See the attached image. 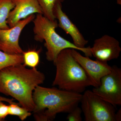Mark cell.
Segmentation results:
<instances>
[{
	"mask_svg": "<svg viewBox=\"0 0 121 121\" xmlns=\"http://www.w3.org/2000/svg\"><path fill=\"white\" fill-rule=\"evenodd\" d=\"M45 79L44 74L36 68L28 69L23 64L11 66L0 71V93L11 96L22 107L32 112L33 91Z\"/></svg>",
	"mask_w": 121,
	"mask_h": 121,
	"instance_id": "cell-1",
	"label": "cell"
},
{
	"mask_svg": "<svg viewBox=\"0 0 121 121\" xmlns=\"http://www.w3.org/2000/svg\"><path fill=\"white\" fill-rule=\"evenodd\" d=\"M82 96L80 93L37 86L32 95L35 120L51 121L59 113H69L80 103Z\"/></svg>",
	"mask_w": 121,
	"mask_h": 121,
	"instance_id": "cell-2",
	"label": "cell"
},
{
	"mask_svg": "<svg viewBox=\"0 0 121 121\" xmlns=\"http://www.w3.org/2000/svg\"><path fill=\"white\" fill-rule=\"evenodd\" d=\"M71 50H62L53 62L56 72L52 86L82 94L87 87L93 86V84L86 72L74 58Z\"/></svg>",
	"mask_w": 121,
	"mask_h": 121,
	"instance_id": "cell-3",
	"label": "cell"
},
{
	"mask_svg": "<svg viewBox=\"0 0 121 121\" xmlns=\"http://www.w3.org/2000/svg\"><path fill=\"white\" fill-rule=\"evenodd\" d=\"M32 21L34 39L39 42L45 41L44 45L47 50L46 59L48 61L54 62L60 52L66 48L78 50L83 52L86 56H92L90 47L81 49L56 32V29L58 27L56 20L52 21L42 14H37Z\"/></svg>",
	"mask_w": 121,
	"mask_h": 121,
	"instance_id": "cell-4",
	"label": "cell"
},
{
	"mask_svg": "<svg viewBox=\"0 0 121 121\" xmlns=\"http://www.w3.org/2000/svg\"><path fill=\"white\" fill-rule=\"evenodd\" d=\"M80 103L85 121H115V107L93 91H84Z\"/></svg>",
	"mask_w": 121,
	"mask_h": 121,
	"instance_id": "cell-5",
	"label": "cell"
},
{
	"mask_svg": "<svg viewBox=\"0 0 121 121\" xmlns=\"http://www.w3.org/2000/svg\"><path fill=\"white\" fill-rule=\"evenodd\" d=\"M92 91L114 106L121 105V69L113 66L110 73L102 78L100 84Z\"/></svg>",
	"mask_w": 121,
	"mask_h": 121,
	"instance_id": "cell-6",
	"label": "cell"
},
{
	"mask_svg": "<svg viewBox=\"0 0 121 121\" xmlns=\"http://www.w3.org/2000/svg\"><path fill=\"white\" fill-rule=\"evenodd\" d=\"M35 16L33 14L20 20L15 26L8 29H0V50L8 54H23L24 51L19 43L22 30Z\"/></svg>",
	"mask_w": 121,
	"mask_h": 121,
	"instance_id": "cell-7",
	"label": "cell"
},
{
	"mask_svg": "<svg viewBox=\"0 0 121 121\" xmlns=\"http://www.w3.org/2000/svg\"><path fill=\"white\" fill-rule=\"evenodd\" d=\"M76 50L72 49V54L74 58L86 72L93 87L99 86L102 78L111 72L112 66L108 65L107 63L97 60H93L89 57L83 56Z\"/></svg>",
	"mask_w": 121,
	"mask_h": 121,
	"instance_id": "cell-8",
	"label": "cell"
},
{
	"mask_svg": "<svg viewBox=\"0 0 121 121\" xmlns=\"http://www.w3.org/2000/svg\"><path fill=\"white\" fill-rule=\"evenodd\" d=\"M91 51L92 56L96 60L107 63L119 57L121 48L117 40L109 35H105L95 40Z\"/></svg>",
	"mask_w": 121,
	"mask_h": 121,
	"instance_id": "cell-9",
	"label": "cell"
},
{
	"mask_svg": "<svg viewBox=\"0 0 121 121\" xmlns=\"http://www.w3.org/2000/svg\"><path fill=\"white\" fill-rule=\"evenodd\" d=\"M54 14L58 19V26L71 36L73 43L81 49H86L88 41L85 39L75 25L69 19L67 15L63 11L62 3L56 4L54 9Z\"/></svg>",
	"mask_w": 121,
	"mask_h": 121,
	"instance_id": "cell-10",
	"label": "cell"
},
{
	"mask_svg": "<svg viewBox=\"0 0 121 121\" xmlns=\"http://www.w3.org/2000/svg\"><path fill=\"white\" fill-rule=\"evenodd\" d=\"M14 8L10 12L7 20L9 27L15 26L20 20L30 15L41 14L43 11L38 0H12Z\"/></svg>",
	"mask_w": 121,
	"mask_h": 121,
	"instance_id": "cell-11",
	"label": "cell"
},
{
	"mask_svg": "<svg viewBox=\"0 0 121 121\" xmlns=\"http://www.w3.org/2000/svg\"><path fill=\"white\" fill-rule=\"evenodd\" d=\"M23 63V54H8L0 50V71L9 67Z\"/></svg>",
	"mask_w": 121,
	"mask_h": 121,
	"instance_id": "cell-12",
	"label": "cell"
},
{
	"mask_svg": "<svg viewBox=\"0 0 121 121\" xmlns=\"http://www.w3.org/2000/svg\"><path fill=\"white\" fill-rule=\"evenodd\" d=\"M14 6L12 0H0V29L10 28L7 23V20Z\"/></svg>",
	"mask_w": 121,
	"mask_h": 121,
	"instance_id": "cell-13",
	"label": "cell"
},
{
	"mask_svg": "<svg viewBox=\"0 0 121 121\" xmlns=\"http://www.w3.org/2000/svg\"><path fill=\"white\" fill-rule=\"evenodd\" d=\"M65 0H38L42 9L43 15L50 20H56L54 14V9L58 3H62Z\"/></svg>",
	"mask_w": 121,
	"mask_h": 121,
	"instance_id": "cell-14",
	"label": "cell"
},
{
	"mask_svg": "<svg viewBox=\"0 0 121 121\" xmlns=\"http://www.w3.org/2000/svg\"><path fill=\"white\" fill-rule=\"evenodd\" d=\"M40 50H29L23 53L24 58L23 64L32 68H36L40 61L39 53Z\"/></svg>",
	"mask_w": 121,
	"mask_h": 121,
	"instance_id": "cell-15",
	"label": "cell"
},
{
	"mask_svg": "<svg viewBox=\"0 0 121 121\" xmlns=\"http://www.w3.org/2000/svg\"><path fill=\"white\" fill-rule=\"evenodd\" d=\"M9 115H15L19 117L21 121L25 120L31 115L30 112L23 107H21L15 103L10 104L9 105Z\"/></svg>",
	"mask_w": 121,
	"mask_h": 121,
	"instance_id": "cell-16",
	"label": "cell"
},
{
	"mask_svg": "<svg viewBox=\"0 0 121 121\" xmlns=\"http://www.w3.org/2000/svg\"><path fill=\"white\" fill-rule=\"evenodd\" d=\"M82 111L81 108L77 106L70 111L66 119L68 121H82Z\"/></svg>",
	"mask_w": 121,
	"mask_h": 121,
	"instance_id": "cell-17",
	"label": "cell"
},
{
	"mask_svg": "<svg viewBox=\"0 0 121 121\" xmlns=\"http://www.w3.org/2000/svg\"><path fill=\"white\" fill-rule=\"evenodd\" d=\"M9 115V105H5L0 101V121L4 120Z\"/></svg>",
	"mask_w": 121,
	"mask_h": 121,
	"instance_id": "cell-18",
	"label": "cell"
},
{
	"mask_svg": "<svg viewBox=\"0 0 121 121\" xmlns=\"http://www.w3.org/2000/svg\"><path fill=\"white\" fill-rule=\"evenodd\" d=\"M13 100L14 99H10L4 97L0 96V101L7 102L9 104L15 103V102H13Z\"/></svg>",
	"mask_w": 121,
	"mask_h": 121,
	"instance_id": "cell-19",
	"label": "cell"
},
{
	"mask_svg": "<svg viewBox=\"0 0 121 121\" xmlns=\"http://www.w3.org/2000/svg\"><path fill=\"white\" fill-rule=\"evenodd\" d=\"M115 121H121V109L116 112L115 115Z\"/></svg>",
	"mask_w": 121,
	"mask_h": 121,
	"instance_id": "cell-20",
	"label": "cell"
},
{
	"mask_svg": "<svg viewBox=\"0 0 121 121\" xmlns=\"http://www.w3.org/2000/svg\"><path fill=\"white\" fill-rule=\"evenodd\" d=\"M117 3L118 4L121 5V0H117Z\"/></svg>",
	"mask_w": 121,
	"mask_h": 121,
	"instance_id": "cell-21",
	"label": "cell"
}]
</instances>
